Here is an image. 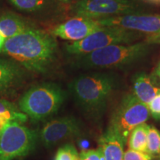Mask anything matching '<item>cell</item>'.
I'll return each instance as SVG.
<instances>
[{
    "instance_id": "cell-22",
    "label": "cell",
    "mask_w": 160,
    "mask_h": 160,
    "mask_svg": "<svg viewBox=\"0 0 160 160\" xmlns=\"http://www.w3.org/2000/svg\"><path fill=\"white\" fill-rule=\"evenodd\" d=\"M79 160H105L100 150H88L79 154Z\"/></svg>"
},
{
    "instance_id": "cell-20",
    "label": "cell",
    "mask_w": 160,
    "mask_h": 160,
    "mask_svg": "<svg viewBox=\"0 0 160 160\" xmlns=\"http://www.w3.org/2000/svg\"><path fill=\"white\" fill-rule=\"evenodd\" d=\"M54 160H79V154L73 145L66 144L58 149Z\"/></svg>"
},
{
    "instance_id": "cell-2",
    "label": "cell",
    "mask_w": 160,
    "mask_h": 160,
    "mask_svg": "<svg viewBox=\"0 0 160 160\" xmlns=\"http://www.w3.org/2000/svg\"><path fill=\"white\" fill-rule=\"evenodd\" d=\"M119 84L116 73L92 72L74 78L69 83L68 89L84 114L97 121L102 117L110 98Z\"/></svg>"
},
{
    "instance_id": "cell-25",
    "label": "cell",
    "mask_w": 160,
    "mask_h": 160,
    "mask_svg": "<svg viewBox=\"0 0 160 160\" xmlns=\"http://www.w3.org/2000/svg\"><path fill=\"white\" fill-rule=\"evenodd\" d=\"M153 77L157 78V79H159L160 80V62L158 63L157 66L154 69V71H153Z\"/></svg>"
},
{
    "instance_id": "cell-17",
    "label": "cell",
    "mask_w": 160,
    "mask_h": 160,
    "mask_svg": "<svg viewBox=\"0 0 160 160\" xmlns=\"http://www.w3.org/2000/svg\"><path fill=\"white\" fill-rule=\"evenodd\" d=\"M148 129L149 125L146 123L141 124L136 127L131 131L128 139L127 142L128 145V148L146 153Z\"/></svg>"
},
{
    "instance_id": "cell-13",
    "label": "cell",
    "mask_w": 160,
    "mask_h": 160,
    "mask_svg": "<svg viewBox=\"0 0 160 160\" xmlns=\"http://www.w3.org/2000/svg\"><path fill=\"white\" fill-rule=\"evenodd\" d=\"M98 142L105 160H123L124 146L126 143L111 128H108L99 137Z\"/></svg>"
},
{
    "instance_id": "cell-15",
    "label": "cell",
    "mask_w": 160,
    "mask_h": 160,
    "mask_svg": "<svg viewBox=\"0 0 160 160\" xmlns=\"http://www.w3.org/2000/svg\"><path fill=\"white\" fill-rule=\"evenodd\" d=\"M32 26L28 20L12 12H5L0 16V32L6 39L23 33Z\"/></svg>"
},
{
    "instance_id": "cell-3",
    "label": "cell",
    "mask_w": 160,
    "mask_h": 160,
    "mask_svg": "<svg viewBox=\"0 0 160 160\" xmlns=\"http://www.w3.org/2000/svg\"><path fill=\"white\" fill-rule=\"evenodd\" d=\"M153 45L145 41L109 45L88 54L74 57L73 65L82 69L125 68L147 57Z\"/></svg>"
},
{
    "instance_id": "cell-19",
    "label": "cell",
    "mask_w": 160,
    "mask_h": 160,
    "mask_svg": "<svg viewBox=\"0 0 160 160\" xmlns=\"http://www.w3.org/2000/svg\"><path fill=\"white\" fill-rule=\"evenodd\" d=\"M146 153L152 157H160V131L153 125H149Z\"/></svg>"
},
{
    "instance_id": "cell-16",
    "label": "cell",
    "mask_w": 160,
    "mask_h": 160,
    "mask_svg": "<svg viewBox=\"0 0 160 160\" xmlns=\"http://www.w3.org/2000/svg\"><path fill=\"white\" fill-rule=\"evenodd\" d=\"M28 117L11 102L0 99V131L11 122L24 123Z\"/></svg>"
},
{
    "instance_id": "cell-4",
    "label": "cell",
    "mask_w": 160,
    "mask_h": 160,
    "mask_svg": "<svg viewBox=\"0 0 160 160\" xmlns=\"http://www.w3.org/2000/svg\"><path fill=\"white\" fill-rule=\"evenodd\" d=\"M66 97L67 92L58 84L39 83L22 95L18 107L33 122H39L56 114Z\"/></svg>"
},
{
    "instance_id": "cell-7",
    "label": "cell",
    "mask_w": 160,
    "mask_h": 160,
    "mask_svg": "<svg viewBox=\"0 0 160 160\" xmlns=\"http://www.w3.org/2000/svg\"><path fill=\"white\" fill-rule=\"evenodd\" d=\"M76 17L102 19L117 16L143 14L145 8L137 0H79L71 7Z\"/></svg>"
},
{
    "instance_id": "cell-8",
    "label": "cell",
    "mask_w": 160,
    "mask_h": 160,
    "mask_svg": "<svg viewBox=\"0 0 160 160\" xmlns=\"http://www.w3.org/2000/svg\"><path fill=\"white\" fill-rule=\"evenodd\" d=\"M150 115L148 106L139 101L133 93H128L113 112L108 127L117 132L126 143L131 131L138 125L146 123Z\"/></svg>"
},
{
    "instance_id": "cell-12",
    "label": "cell",
    "mask_w": 160,
    "mask_h": 160,
    "mask_svg": "<svg viewBox=\"0 0 160 160\" xmlns=\"http://www.w3.org/2000/svg\"><path fill=\"white\" fill-rule=\"evenodd\" d=\"M25 69L12 59H0V94L11 92L25 81Z\"/></svg>"
},
{
    "instance_id": "cell-11",
    "label": "cell",
    "mask_w": 160,
    "mask_h": 160,
    "mask_svg": "<svg viewBox=\"0 0 160 160\" xmlns=\"http://www.w3.org/2000/svg\"><path fill=\"white\" fill-rule=\"evenodd\" d=\"M102 27L97 19L75 17L56 26L51 33L55 37L73 42L85 39Z\"/></svg>"
},
{
    "instance_id": "cell-23",
    "label": "cell",
    "mask_w": 160,
    "mask_h": 160,
    "mask_svg": "<svg viewBox=\"0 0 160 160\" xmlns=\"http://www.w3.org/2000/svg\"><path fill=\"white\" fill-rule=\"evenodd\" d=\"M148 108L152 117L156 119H160V93L152 100Z\"/></svg>"
},
{
    "instance_id": "cell-28",
    "label": "cell",
    "mask_w": 160,
    "mask_h": 160,
    "mask_svg": "<svg viewBox=\"0 0 160 160\" xmlns=\"http://www.w3.org/2000/svg\"><path fill=\"white\" fill-rule=\"evenodd\" d=\"M58 1L62 2H63V3H70V2H71L73 0H58Z\"/></svg>"
},
{
    "instance_id": "cell-5",
    "label": "cell",
    "mask_w": 160,
    "mask_h": 160,
    "mask_svg": "<svg viewBox=\"0 0 160 160\" xmlns=\"http://www.w3.org/2000/svg\"><path fill=\"white\" fill-rule=\"evenodd\" d=\"M147 37L141 32L131 31L117 26L102 27L85 39L66 44L64 47L68 55L79 57L113 45L133 44Z\"/></svg>"
},
{
    "instance_id": "cell-1",
    "label": "cell",
    "mask_w": 160,
    "mask_h": 160,
    "mask_svg": "<svg viewBox=\"0 0 160 160\" xmlns=\"http://www.w3.org/2000/svg\"><path fill=\"white\" fill-rule=\"evenodd\" d=\"M2 53L25 70L43 74L57 62L58 43L51 33L32 28L6 39Z\"/></svg>"
},
{
    "instance_id": "cell-14",
    "label": "cell",
    "mask_w": 160,
    "mask_h": 160,
    "mask_svg": "<svg viewBox=\"0 0 160 160\" xmlns=\"http://www.w3.org/2000/svg\"><path fill=\"white\" fill-rule=\"evenodd\" d=\"M153 77L139 72L132 77L133 93L139 101L148 106L160 93V88L155 85Z\"/></svg>"
},
{
    "instance_id": "cell-9",
    "label": "cell",
    "mask_w": 160,
    "mask_h": 160,
    "mask_svg": "<svg viewBox=\"0 0 160 160\" xmlns=\"http://www.w3.org/2000/svg\"><path fill=\"white\" fill-rule=\"evenodd\" d=\"M82 126L73 116H65L49 120L39 132V141L50 149L59 143L81 135Z\"/></svg>"
},
{
    "instance_id": "cell-24",
    "label": "cell",
    "mask_w": 160,
    "mask_h": 160,
    "mask_svg": "<svg viewBox=\"0 0 160 160\" xmlns=\"http://www.w3.org/2000/svg\"><path fill=\"white\" fill-rule=\"evenodd\" d=\"M145 41L151 45H160V34L147 36Z\"/></svg>"
},
{
    "instance_id": "cell-6",
    "label": "cell",
    "mask_w": 160,
    "mask_h": 160,
    "mask_svg": "<svg viewBox=\"0 0 160 160\" xmlns=\"http://www.w3.org/2000/svg\"><path fill=\"white\" fill-rule=\"evenodd\" d=\"M38 141L39 132L11 122L0 131V160L25 157L35 149Z\"/></svg>"
},
{
    "instance_id": "cell-10",
    "label": "cell",
    "mask_w": 160,
    "mask_h": 160,
    "mask_svg": "<svg viewBox=\"0 0 160 160\" xmlns=\"http://www.w3.org/2000/svg\"><path fill=\"white\" fill-rule=\"evenodd\" d=\"M97 20L103 27L117 26L147 36L160 34V15L131 14Z\"/></svg>"
},
{
    "instance_id": "cell-26",
    "label": "cell",
    "mask_w": 160,
    "mask_h": 160,
    "mask_svg": "<svg viewBox=\"0 0 160 160\" xmlns=\"http://www.w3.org/2000/svg\"><path fill=\"white\" fill-rule=\"evenodd\" d=\"M6 39L4 37V36L2 34L1 32H0V53H2L4 45H5Z\"/></svg>"
},
{
    "instance_id": "cell-21",
    "label": "cell",
    "mask_w": 160,
    "mask_h": 160,
    "mask_svg": "<svg viewBox=\"0 0 160 160\" xmlns=\"http://www.w3.org/2000/svg\"><path fill=\"white\" fill-rule=\"evenodd\" d=\"M152 157L148 153L133 150H128L124 153L123 160H152Z\"/></svg>"
},
{
    "instance_id": "cell-18",
    "label": "cell",
    "mask_w": 160,
    "mask_h": 160,
    "mask_svg": "<svg viewBox=\"0 0 160 160\" xmlns=\"http://www.w3.org/2000/svg\"><path fill=\"white\" fill-rule=\"evenodd\" d=\"M16 8L26 13H36L45 8L46 0H9Z\"/></svg>"
},
{
    "instance_id": "cell-27",
    "label": "cell",
    "mask_w": 160,
    "mask_h": 160,
    "mask_svg": "<svg viewBox=\"0 0 160 160\" xmlns=\"http://www.w3.org/2000/svg\"><path fill=\"white\" fill-rule=\"evenodd\" d=\"M147 1H148L151 3L157 4V5H160V0H147Z\"/></svg>"
},
{
    "instance_id": "cell-29",
    "label": "cell",
    "mask_w": 160,
    "mask_h": 160,
    "mask_svg": "<svg viewBox=\"0 0 160 160\" xmlns=\"http://www.w3.org/2000/svg\"></svg>"
}]
</instances>
